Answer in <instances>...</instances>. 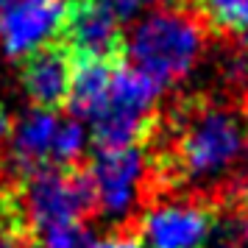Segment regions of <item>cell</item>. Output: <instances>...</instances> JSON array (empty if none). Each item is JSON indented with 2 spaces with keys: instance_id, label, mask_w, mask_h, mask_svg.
<instances>
[{
  "instance_id": "5",
  "label": "cell",
  "mask_w": 248,
  "mask_h": 248,
  "mask_svg": "<svg viewBox=\"0 0 248 248\" xmlns=\"http://www.w3.org/2000/svg\"><path fill=\"white\" fill-rule=\"evenodd\" d=\"M148 170H151V159L142 145L98 148L90 165L84 168L92 187L95 212L114 223L128 220L140 206L142 190L148 184Z\"/></svg>"
},
{
  "instance_id": "2",
  "label": "cell",
  "mask_w": 248,
  "mask_h": 248,
  "mask_svg": "<svg viewBox=\"0 0 248 248\" xmlns=\"http://www.w3.org/2000/svg\"><path fill=\"white\" fill-rule=\"evenodd\" d=\"M203 53V25L184 9H156L125 34V56L165 90L187 78Z\"/></svg>"
},
{
  "instance_id": "16",
  "label": "cell",
  "mask_w": 248,
  "mask_h": 248,
  "mask_svg": "<svg viewBox=\"0 0 248 248\" xmlns=\"http://www.w3.org/2000/svg\"><path fill=\"white\" fill-rule=\"evenodd\" d=\"M12 125H14V120H12V114H9V109L0 103V145L9 140V134H12Z\"/></svg>"
},
{
  "instance_id": "7",
  "label": "cell",
  "mask_w": 248,
  "mask_h": 248,
  "mask_svg": "<svg viewBox=\"0 0 248 248\" xmlns=\"http://www.w3.org/2000/svg\"><path fill=\"white\" fill-rule=\"evenodd\" d=\"M215 209L198 198H168L140 217L142 248H206L215 232Z\"/></svg>"
},
{
  "instance_id": "15",
  "label": "cell",
  "mask_w": 248,
  "mask_h": 248,
  "mask_svg": "<svg viewBox=\"0 0 248 248\" xmlns=\"http://www.w3.org/2000/svg\"><path fill=\"white\" fill-rule=\"evenodd\" d=\"M84 248H142V243H140L131 232H114V234L90 240Z\"/></svg>"
},
{
  "instance_id": "1",
  "label": "cell",
  "mask_w": 248,
  "mask_h": 248,
  "mask_svg": "<svg viewBox=\"0 0 248 248\" xmlns=\"http://www.w3.org/2000/svg\"><path fill=\"white\" fill-rule=\"evenodd\" d=\"M162 134L156 173L165 184L206 195L232 192L248 170V125L243 112L215 98H187L156 120Z\"/></svg>"
},
{
  "instance_id": "11",
  "label": "cell",
  "mask_w": 248,
  "mask_h": 248,
  "mask_svg": "<svg viewBox=\"0 0 248 248\" xmlns=\"http://www.w3.org/2000/svg\"><path fill=\"white\" fill-rule=\"evenodd\" d=\"M114 67L117 64H106V62H78L76 59L70 98H67L70 117L87 123L92 114L101 109L103 101H106V95H109V84H112Z\"/></svg>"
},
{
  "instance_id": "12",
  "label": "cell",
  "mask_w": 248,
  "mask_h": 248,
  "mask_svg": "<svg viewBox=\"0 0 248 248\" xmlns=\"http://www.w3.org/2000/svg\"><path fill=\"white\" fill-rule=\"evenodd\" d=\"M0 248H36L20 192L12 184H0Z\"/></svg>"
},
{
  "instance_id": "13",
  "label": "cell",
  "mask_w": 248,
  "mask_h": 248,
  "mask_svg": "<svg viewBox=\"0 0 248 248\" xmlns=\"http://www.w3.org/2000/svg\"><path fill=\"white\" fill-rule=\"evenodd\" d=\"M195 6L209 28L248 39V0H195Z\"/></svg>"
},
{
  "instance_id": "4",
  "label": "cell",
  "mask_w": 248,
  "mask_h": 248,
  "mask_svg": "<svg viewBox=\"0 0 248 248\" xmlns=\"http://www.w3.org/2000/svg\"><path fill=\"white\" fill-rule=\"evenodd\" d=\"M20 203H23L31 237L59 226L87 223V217L95 215L92 187L84 168H53L28 176L23 181Z\"/></svg>"
},
{
  "instance_id": "10",
  "label": "cell",
  "mask_w": 248,
  "mask_h": 248,
  "mask_svg": "<svg viewBox=\"0 0 248 248\" xmlns=\"http://www.w3.org/2000/svg\"><path fill=\"white\" fill-rule=\"evenodd\" d=\"M62 125V114L47 109H31L12 125L6 165L12 176L28 179L42 170H53V148Z\"/></svg>"
},
{
  "instance_id": "3",
  "label": "cell",
  "mask_w": 248,
  "mask_h": 248,
  "mask_svg": "<svg viewBox=\"0 0 248 248\" xmlns=\"http://www.w3.org/2000/svg\"><path fill=\"white\" fill-rule=\"evenodd\" d=\"M162 95L154 78L131 64H117L109 95L90 120V137L98 148L145 145L156 128V103Z\"/></svg>"
},
{
  "instance_id": "9",
  "label": "cell",
  "mask_w": 248,
  "mask_h": 248,
  "mask_svg": "<svg viewBox=\"0 0 248 248\" xmlns=\"http://www.w3.org/2000/svg\"><path fill=\"white\" fill-rule=\"evenodd\" d=\"M73 70H76V59L62 42H50L23 59L20 84L28 101L34 103V109L59 112L62 106H67Z\"/></svg>"
},
{
  "instance_id": "19",
  "label": "cell",
  "mask_w": 248,
  "mask_h": 248,
  "mask_svg": "<svg viewBox=\"0 0 248 248\" xmlns=\"http://www.w3.org/2000/svg\"><path fill=\"white\" fill-rule=\"evenodd\" d=\"M142 3H162V0H142Z\"/></svg>"
},
{
  "instance_id": "6",
  "label": "cell",
  "mask_w": 248,
  "mask_h": 248,
  "mask_svg": "<svg viewBox=\"0 0 248 248\" xmlns=\"http://www.w3.org/2000/svg\"><path fill=\"white\" fill-rule=\"evenodd\" d=\"M123 25L109 0H67L59 42L78 62L120 64L125 56Z\"/></svg>"
},
{
  "instance_id": "8",
  "label": "cell",
  "mask_w": 248,
  "mask_h": 248,
  "mask_svg": "<svg viewBox=\"0 0 248 248\" xmlns=\"http://www.w3.org/2000/svg\"><path fill=\"white\" fill-rule=\"evenodd\" d=\"M67 0H0V50L25 59L39 47L59 42Z\"/></svg>"
},
{
  "instance_id": "14",
  "label": "cell",
  "mask_w": 248,
  "mask_h": 248,
  "mask_svg": "<svg viewBox=\"0 0 248 248\" xmlns=\"http://www.w3.org/2000/svg\"><path fill=\"white\" fill-rule=\"evenodd\" d=\"M206 248H248V237L243 234L240 223H215V232H212V240Z\"/></svg>"
},
{
  "instance_id": "18",
  "label": "cell",
  "mask_w": 248,
  "mask_h": 248,
  "mask_svg": "<svg viewBox=\"0 0 248 248\" xmlns=\"http://www.w3.org/2000/svg\"><path fill=\"white\" fill-rule=\"evenodd\" d=\"M243 117H246V125H248V101H246V112H243Z\"/></svg>"
},
{
  "instance_id": "17",
  "label": "cell",
  "mask_w": 248,
  "mask_h": 248,
  "mask_svg": "<svg viewBox=\"0 0 248 248\" xmlns=\"http://www.w3.org/2000/svg\"><path fill=\"white\" fill-rule=\"evenodd\" d=\"M240 215H243V217H240L237 223L243 229V234L248 237V190H246V195H243V201H240Z\"/></svg>"
}]
</instances>
